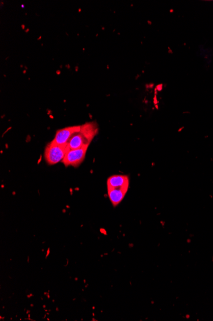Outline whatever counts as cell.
Listing matches in <instances>:
<instances>
[{
    "label": "cell",
    "instance_id": "cell-4",
    "mask_svg": "<svg viewBox=\"0 0 213 321\" xmlns=\"http://www.w3.org/2000/svg\"><path fill=\"white\" fill-rule=\"evenodd\" d=\"M88 146L81 147L78 149L69 150L63 160L62 162L66 167H78L84 161L86 157Z\"/></svg>",
    "mask_w": 213,
    "mask_h": 321
},
{
    "label": "cell",
    "instance_id": "cell-1",
    "mask_svg": "<svg viewBox=\"0 0 213 321\" xmlns=\"http://www.w3.org/2000/svg\"><path fill=\"white\" fill-rule=\"evenodd\" d=\"M129 185V177L126 175H112L107 179V192L114 207H117L124 200Z\"/></svg>",
    "mask_w": 213,
    "mask_h": 321
},
{
    "label": "cell",
    "instance_id": "cell-3",
    "mask_svg": "<svg viewBox=\"0 0 213 321\" xmlns=\"http://www.w3.org/2000/svg\"><path fill=\"white\" fill-rule=\"evenodd\" d=\"M69 150L68 145H59L52 141L45 150V159L50 165L56 164L63 161Z\"/></svg>",
    "mask_w": 213,
    "mask_h": 321
},
{
    "label": "cell",
    "instance_id": "cell-5",
    "mask_svg": "<svg viewBox=\"0 0 213 321\" xmlns=\"http://www.w3.org/2000/svg\"><path fill=\"white\" fill-rule=\"evenodd\" d=\"M80 129H81V126L70 127L59 130L56 132L52 141L59 145H67L72 137L76 132H79Z\"/></svg>",
    "mask_w": 213,
    "mask_h": 321
},
{
    "label": "cell",
    "instance_id": "cell-2",
    "mask_svg": "<svg viewBox=\"0 0 213 321\" xmlns=\"http://www.w3.org/2000/svg\"><path fill=\"white\" fill-rule=\"evenodd\" d=\"M97 132L98 127L95 122L82 125L79 131L76 132L68 142V147L69 150H73L89 146Z\"/></svg>",
    "mask_w": 213,
    "mask_h": 321
}]
</instances>
